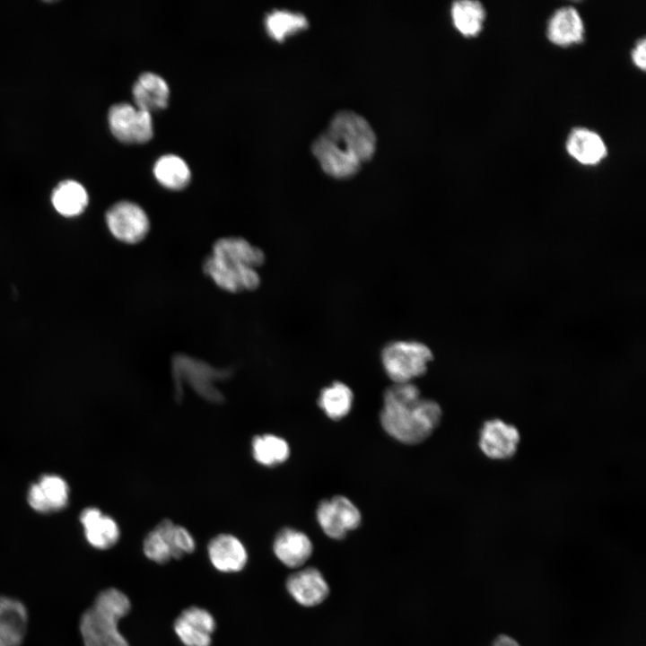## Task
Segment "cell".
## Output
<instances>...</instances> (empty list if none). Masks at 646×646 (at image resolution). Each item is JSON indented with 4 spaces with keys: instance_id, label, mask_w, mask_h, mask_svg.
Returning a JSON list of instances; mask_svg holds the SVG:
<instances>
[{
    "instance_id": "1",
    "label": "cell",
    "mask_w": 646,
    "mask_h": 646,
    "mask_svg": "<svg viewBox=\"0 0 646 646\" xmlns=\"http://www.w3.org/2000/svg\"><path fill=\"white\" fill-rule=\"evenodd\" d=\"M376 147V135L361 115L342 110L313 142L311 150L322 170L336 179L355 174L370 160Z\"/></svg>"
},
{
    "instance_id": "2",
    "label": "cell",
    "mask_w": 646,
    "mask_h": 646,
    "mask_svg": "<svg viewBox=\"0 0 646 646\" xmlns=\"http://www.w3.org/2000/svg\"><path fill=\"white\" fill-rule=\"evenodd\" d=\"M441 417L439 403L421 397L413 382L393 383L383 393L380 424L399 442L408 445L423 442L438 427Z\"/></svg>"
},
{
    "instance_id": "3",
    "label": "cell",
    "mask_w": 646,
    "mask_h": 646,
    "mask_svg": "<svg viewBox=\"0 0 646 646\" xmlns=\"http://www.w3.org/2000/svg\"><path fill=\"white\" fill-rule=\"evenodd\" d=\"M131 609L127 596L116 588L100 591L81 616L79 628L84 646H129L118 621Z\"/></svg>"
},
{
    "instance_id": "4",
    "label": "cell",
    "mask_w": 646,
    "mask_h": 646,
    "mask_svg": "<svg viewBox=\"0 0 646 646\" xmlns=\"http://www.w3.org/2000/svg\"><path fill=\"white\" fill-rule=\"evenodd\" d=\"M381 363L393 383L412 382L423 376L432 360L431 349L418 341L398 340L388 343L380 354Z\"/></svg>"
},
{
    "instance_id": "5",
    "label": "cell",
    "mask_w": 646,
    "mask_h": 646,
    "mask_svg": "<svg viewBox=\"0 0 646 646\" xmlns=\"http://www.w3.org/2000/svg\"><path fill=\"white\" fill-rule=\"evenodd\" d=\"M106 223L111 234L127 244L142 241L150 231V220L138 204L123 200L114 204L106 213Z\"/></svg>"
},
{
    "instance_id": "6",
    "label": "cell",
    "mask_w": 646,
    "mask_h": 646,
    "mask_svg": "<svg viewBox=\"0 0 646 646\" xmlns=\"http://www.w3.org/2000/svg\"><path fill=\"white\" fill-rule=\"evenodd\" d=\"M316 518L323 532L330 538L342 539L349 531L357 528L362 514L357 506L344 495L319 502Z\"/></svg>"
},
{
    "instance_id": "7",
    "label": "cell",
    "mask_w": 646,
    "mask_h": 646,
    "mask_svg": "<svg viewBox=\"0 0 646 646\" xmlns=\"http://www.w3.org/2000/svg\"><path fill=\"white\" fill-rule=\"evenodd\" d=\"M109 127L124 142H144L153 135L151 113L127 102L114 104L109 110Z\"/></svg>"
},
{
    "instance_id": "8",
    "label": "cell",
    "mask_w": 646,
    "mask_h": 646,
    "mask_svg": "<svg viewBox=\"0 0 646 646\" xmlns=\"http://www.w3.org/2000/svg\"><path fill=\"white\" fill-rule=\"evenodd\" d=\"M519 440V432L514 425L494 418L483 423L479 432L478 446L487 458L504 460L517 452Z\"/></svg>"
},
{
    "instance_id": "9",
    "label": "cell",
    "mask_w": 646,
    "mask_h": 646,
    "mask_svg": "<svg viewBox=\"0 0 646 646\" xmlns=\"http://www.w3.org/2000/svg\"><path fill=\"white\" fill-rule=\"evenodd\" d=\"M203 270L218 287L230 292L253 291L260 284L256 268L225 263L212 256L204 260Z\"/></svg>"
},
{
    "instance_id": "10",
    "label": "cell",
    "mask_w": 646,
    "mask_h": 646,
    "mask_svg": "<svg viewBox=\"0 0 646 646\" xmlns=\"http://www.w3.org/2000/svg\"><path fill=\"white\" fill-rule=\"evenodd\" d=\"M215 627L212 614L196 606L184 609L173 624L175 633L185 646H211Z\"/></svg>"
},
{
    "instance_id": "11",
    "label": "cell",
    "mask_w": 646,
    "mask_h": 646,
    "mask_svg": "<svg viewBox=\"0 0 646 646\" xmlns=\"http://www.w3.org/2000/svg\"><path fill=\"white\" fill-rule=\"evenodd\" d=\"M286 589L298 604L308 607L319 605L329 594L327 581L314 567L292 573L286 580Z\"/></svg>"
},
{
    "instance_id": "12",
    "label": "cell",
    "mask_w": 646,
    "mask_h": 646,
    "mask_svg": "<svg viewBox=\"0 0 646 646\" xmlns=\"http://www.w3.org/2000/svg\"><path fill=\"white\" fill-rule=\"evenodd\" d=\"M207 552L212 565L224 573L238 572L248 562V553L242 542L227 533L213 537L208 543Z\"/></svg>"
},
{
    "instance_id": "13",
    "label": "cell",
    "mask_w": 646,
    "mask_h": 646,
    "mask_svg": "<svg viewBox=\"0 0 646 646\" xmlns=\"http://www.w3.org/2000/svg\"><path fill=\"white\" fill-rule=\"evenodd\" d=\"M548 40L558 47L582 42L585 28L580 13L573 6H563L554 12L546 24Z\"/></svg>"
},
{
    "instance_id": "14",
    "label": "cell",
    "mask_w": 646,
    "mask_h": 646,
    "mask_svg": "<svg viewBox=\"0 0 646 646\" xmlns=\"http://www.w3.org/2000/svg\"><path fill=\"white\" fill-rule=\"evenodd\" d=\"M565 148L573 160L585 166H595L607 155V147L603 138L597 132L585 127H575L569 133Z\"/></svg>"
},
{
    "instance_id": "15",
    "label": "cell",
    "mask_w": 646,
    "mask_h": 646,
    "mask_svg": "<svg viewBox=\"0 0 646 646\" xmlns=\"http://www.w3.org/2000/svg\"><path fill=\"white\" fill-rule=\"evenodd\" d=\"M28 626L24 604L14 598L0 595V646H21Z\"/></svg>"
},
{
    "instance_id": "16",
    "label": "cell",
    "mask_w": 646,
    "mask_h": 646,
    "mask_svg": "<svg viewBox=\"0 0 646 646\" xmlns=\"http://www.w3.org/2000/svg\"><path fill=\"white\" fill-rule=\"evenodd\" d=\"M273 550L283 564L290 568H298L310 557L313 545L310 537L302 531L284 528L274 539Z\"/></svg>"
},
{
    "instance_id": "17",
    "label": "cell",
    "mask_w": 646,
    "mask_h": 646,
    "mask_svg": "<svg viewBox=\"0 0 646 646\" xmlns=\"http://www.w3.org/2000/svg\"><path fill=\"white\" fill-rule=\"evenodd\" d=\"M211 256L225 263L256 269L266 259L262 249L240 237H224L217 240L213 245Z\"/></svg>"
},
{
    "instance_id": "18",
    "label": "cell",
    "mask_w": 646,
    "mask_h": 646,
    "mask_svg": "<svg viewBox=\"0 0 646 646\" xmlns=\"http://www.w3.org/2000/svg\"><path fill=\"white\" fill-rule=\"evenodd\" d=\"M81 522L84 528L88 543L100 550H106L117 544L120 537L117 522L110 517L103 515L95 508L83 511Z\"/></svg>"
},
{
    "instance_id": "19",
    "label": "cell",
    "mask_w": 646,
    "mask_h": 646,
    "mask_svg": "<svg viewBox=\"0 0 646 646\" xmlns=\"http://www.w3.org/2000/svg\"><path fill=\"white\" fill-rule=\"evenodd\" d=\"M170 90L164 78L153 72L142 73L133 85L136 107L151 111L167 105Z\"/></svg>"
},
{
    "instance_id": "20",
    "label": "cell",
    "mask_w": 646,
    "mask_h": 646,
    "mask_svg": "<svg viewBox=\"0 0 646 646\" xmlns=\"http://www.w3.org/2000/svg\"><path fill=\"white\" fill-rule=\"evenodd\" d=\"M450 14L454 27L465 37H476L483 30L486 12L479 1L459 0L452 4Z\"/></svg>"
},
{
    "instance_id": "21",
    "label": "cell",
    "mask_w": 646,
    "mask_h": 646,
    "mask_svg": "<svg viewBox=\"0 0 646 646\" xmlns=\"http://www.w3.org/2000/svg\"><path fill=\"white\" fill-rule=\"evenodd\" d=\"M55 209L65 216L80 214L88 205V194L82 184L67 179L60 182L52 193Z\"/></svg>"
},
{
    "instance_id": "22",
    "label": "cell",
    "mask_w": 646,
    "mask_h": 646,
    "mask_svg": "<svg viewBox=\"0 0 646 646\" xmlns=\"http://www.w3.org/2000/svg\"><path fill=\"white\" fill-rule=\"evenodd\" d=\"M354 402L352 389L344 382L334 381L321 389L318 405L327 417L338 421L351 411Z\"/></svg>"
},
{
    "instance_id": "23",
    "label": "cell",
    "mask_w": 646,
    "mask_h": 646,
    "mask_svg": "<svg viewBox=\"0 0 646 646\" xmlns=\"http://www.w3.org/2000/svg\"><path fill=\"white\" fill-rule=\"evenodd\" d=\"M153 174L163 187L176 190L185 188L191 178L188 163L173 153L164 154L155 162Z\"/></svg>"
},
{
    "instance_id": "24",
    "label": "cell",
    "mask_w": 646,
    "mask_h": 646,
    "mask_svg": "<svg viewBox=\"0 0 646 646\" xmlns=\"http://www.w3.org/2000/svg\"><path fill=\"white\" fill-rule=\"evenodd\" d=\"M252 456L262 466L275 467L285 462L290 455L288 442L275 434L257 435L251 442Z\"/></svg>"
},
{
    "instance_id": "25",
    "label": "cell",
    "mask_w": 646,
    "mask_h": 646,
    "mask_svg": "<svg viewBox=\"0 0 646 646\" xmlns=\"http://www.w3.org/2000/svg\"><path fill=\"white\" fill-rule=\"evenodd\" d=\"M170 519H164L160 521L144 537L143 550L144 555L151 561L163 564L172 556V549L168 535Z\"/></svg>"
},
{
    "instance_id": "26",
    "label": "cell",
    "mask_w": 646,
    "mask_h": 646,
    "mask_svg": "<svg viewBox=\"0 0 646 646\" xmlns=\"http://www.w3.org/2000/svg\"><path fill=\"white\" fill-rule=\"evenodd\" d=\"M265 25L268 34L276 40H283L287 35L308 27L306 17L286 10H274L267 13Z\"/></svg>"
},
{
    "instance_id": "27",
    "label": "cell",
    "mask_w": 646,
    "mask_h": 646,
    "mask_svg": "<svg viewBox=\"0 0 646 646\" xmlns=\"http://www.w3.org/2000/svg\"><path fill=\"white\" fill-rule=\"evenodd\" d=\"M50 511L62 509L67 502L68 487L66 483L57 476H45L39 483Z\"/></svg>"
},
{
    "instance_id": "28",
    "label": "cell",
    "mask_w": 646,
    "mask_h": 646,
    "mask_svg": "<svg viewBox=\"0 0 646 646\" xmlns=\"http://www.w3.org/2000/svg\"><path fill=\"white\" fill-rule=\"evenodd\" d=\"M173 558L180 559L191 554L196 548L195 539L189 531L182 526L172 524L170 530Z\"/></svg>"
},
{
    "instance_id": "29",
    "label": "cell",
    "mask_w": 646,
    "mask_h": 646,
    "mask_svg": "<svg viewBox=\"0 0 646 646\" xmlns=\"http://www.w3.org/2000/svg\"><path fill=\"white\" fill-rule=\"evenodd\" d=\"M29 503L36 511L45 512L50 508L39 484H33L29 492Z\"/></svg>"
},
{
    "instance_id": "30",
    "label": "cell",
    "mask_w": 646,
    "mask_h": 646,
    "mask_svg": "<svg viewBox=\"0 0 646 646\" xmlns=\"http://www.w3.org/2000/svg\"><path fill=\"white\" fill-rule=\"evenodd\" d=\"M631 57L633 65L642 71L646 67V40L640 39L631 51Z\"/></svg>"
},
{
    "instance_id": "31",
    "label": "cell",
    "mask_w": 646,
    "mask_h": 646,
    "mask_svg": "<svg viewBox=\"0 0 646 646\" xmlns=\"http://www.w3.org/2000/svg\"><path fill=\"white\" fill-rule=\"evenodd\" d=\"M493 646H519L512 638L507 635H500L493 642Z\"/></svg>"
}]
</instances>
